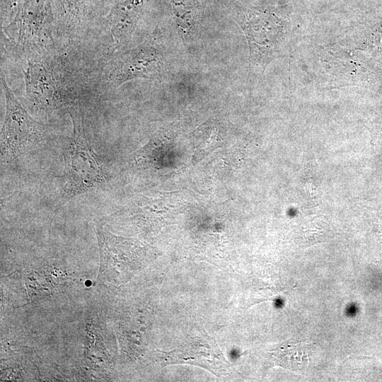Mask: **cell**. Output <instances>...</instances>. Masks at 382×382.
<instances>
[{
    "label": "cell",
    "instance_id": "cell-6",
    "mask_svg": "<svg viewBox=\"0 0 382 382\" xmlns=\"http://www.w3.org/2000/svg\"><path fill=\"white\" fill-rule=\"evenodd\" d=\"M265 21L245 17L241 20V26L248 38L251 54L259 59L267 58L275 49L278 33L272 27L263 26Z\"/></svg>",
    "mask_w": 382,
    "mask_h": 382
},
{
    "label": "cell",
    "instance_id": "cell-4",
    "mask_svg": "<svg viewBox=\"0 0 382 382\" xmlns=\"http://www.w3.org/2000/svg\"><path fill=\"white\" fill-rule=\"evenodd\" d=\"M1 86L5 100V115L1 129L2 161H10L42 141L47 128L34 119L21 104L1 72Z\"/></svg>",
    "mask_w": 382,
    "mask_h": 382
},
{
    "label": "cell",
    "instance_id": "cell-5",
    "mask_svg": "<svg viewBox=\"0 0 382 382\" xmlns=\"http://www.w3.org/2000/svg\"><path fill=\"white\" fill-rule=\"evenodd\" d=\"M163 65L161 52L151 44L118 51L105 62L96 79V88L111 89L137 79H155L160 75Z\"/></svg>",
    "mask_w": 382,
    "mask_h": 382
},
{
    "label": "cell",
    "instance_id": "cell-8",
    "mask_svg": "<svg viewBox=\"0 0 382 382\" xmlns=\"http://www.w3.org/2000/svg\"><path fill=\"white\" fill-rule=\"evenodd\" d=\"M23 0H1V25L4 26L15 17Z\"/></svg>",
    "mask_w": 382,
    "mask_h": 382
},
{
    "label": "cell",
    "instance_id": "cell-3",
    "mask_svg": "<svg viewBox=\"0 0 382 382\" xmlns=\"http://www.w3.org/2000/svg\"><path fill=\"white\" fill-rule=\"evenodd\" d=\"M72 133L64 153L66 182L64 195L71 198L105 183L104 170L93 151L84 127L81 103L69 107Z\"/></svg>",
    "mask_w": 382,
    "mask_h": 382
},
{
    "label": "cell",
    "instance_id": "cell-1",
    "mask_svg": "<svg viewBox=\"0 0 382 382\" xmlns=\"http://www.w3.org/2000/svg\"><path fill=\"white\" fill-rule=\"evenodd\" d=\"M65 49L54 45L18 59L23 62L25 99L33 109L50 113L81 103V91L91 89L90 79H81L69 67Z\"/></svg>",
    "mask_w": 382,
    "mask_h": 382
},
{
    "label": "cell",
    "instance_id": "cell-2",
    "mask_svg": "<svg viewBox=\"0 0 382 382\" xmlns=\"http://www.w3.org/2000/svg\"><path fill=\"white\" fill-rule=\"evenodd\" d=\"M1 42L17 59L55 45L52 0H23L13 19L1 26Z\"/></svg>",
    "mask_w": 382,
    "mask_h": 382
},
{
    "label": "cell",
    "instance_id": "cell-7",
    "mask_svg": "<svg viewBox=\"0 0 382 382\" xmlns=\"http://www.w3.org/2000/svg\"><path fill=\"white\" fill-rule=\"evenodd\" d=\"M305 345L289 344L276 352V361L280 365L292 370L303 368L308 362V354Z\"/></svg>",
    "mask_w": 382,
    "mask_h": 382
}]
</instances>
